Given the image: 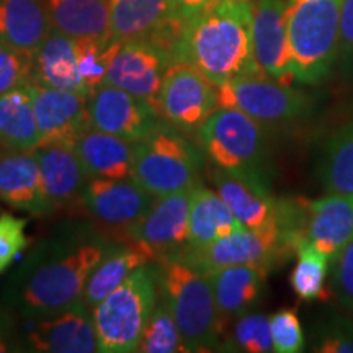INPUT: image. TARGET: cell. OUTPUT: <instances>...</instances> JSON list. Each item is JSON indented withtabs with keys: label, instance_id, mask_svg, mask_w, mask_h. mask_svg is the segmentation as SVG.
Instances as JSON below:
<instances>
[{
	"label": "cell",
	"instance_id": "28",
	"mask_svg": "<svg viewBox=\"0 0 353 353\" xmlns=\"http://www.w3.org/2000/svg\"><path fill=\"white\" fill-rule=\"evenodd\" d=\"M39 128L30 85L0 95V149L33 152L39 148Z\"/></svg>",
	"mask_w": 353,
	"mask_h": 353
},
{
	"label": "cell",
	"instance_id": "29",
	"mask_svg": "<svg viewBox=\"0 0 353 353\" xmlns=\"http://www.w3.org/2000/svg\"><path fill=\"white\" fill-rule=\"evenodd\" d=\"M52 26L74 39H108V0H44Z\"/></svg>",
	"mask_w": 353,
	"mask_h": 353
},
{
	"label": "cell",
	"instance_id": "10",
	"mask_svg": "<svg viewBox=\"0 0 353 353\" xmlns=\"http://www.w3.org/2000/svg\"><path fill=\"white\" fill-rule=\"evenodd\" d=\"M291 254L281 234L280 224L260 229L241 228L211 244L198 249H185L175 257L182 259L203 273L236 265H262L268 270L283 255Z\"/></svg>",
	"mask_w": 353,
	"mask_h": 353
},
{
	"label": "cell",
	"instance_id": "9",
	"mask_svg": "<svg viewBox=\"0 0 353 353\" xmlns=\"http://www.w3.org/2000/svg\"><path fill=\"white\" fill-rule=\"evenodd\" d=\"M219 107L236 108L262 126L285 125L311 108V97L265 74L232 79L218 87Z\"/></svg>",
	"mask_w": 353,
	"mask_h": 353
},
{
	"label": "cell",
	"instance_id": "37",
	"mask_svg": "<svg viewBox=\"0 0 353 353\" xmlns=\"http://www.w3.org/2000/svg\"><path fill=\"white\" fill-rule=\"evenodd\" d=\"M26 224V218L0 211V275L7 272L13 260L28 247L30 239L25 234Z\"/></svg>",
	"mask_w": 353,
	"mask_h": 353
},
{
	"label": "cell",
	"instance_id": "1",
	"mask_svg": "<svg viewBox=\"0 0 353 353\" xmlns=\"http://www.w3.org/2000/svg\"><path fill=\"white\" fill-rule=\"evenodd\" d=\"M117 241L85 223L63 224L37 247L8 281L7 299L20 317L37 319L82 301L87 280Z\"/></svg>",
	"mask_w": 353,
	"mask_h": 353
},
{
	"label": "cell",
	"instance_id": "18",
	"mask_svg": "<svg viewBox=\"0 0 353 353\" xmlns=\"http://www.w3.org/2000/svg\"><path fill=\"white\" fill-rule=\"evenodd\" d=\"M33 107L39 128V148L50 144H65L74 148L83 131H87V97L81 92L59 90L30 83Z\"/></svg>",
	"mask_w": 353,
	"mask_h": 353
},
{
	"label": "cell",
	"instance_id": "5",
	"mask_svg": "<svg viewBox=\"0 0 353 353\" xmlns=\"http://www.w3.org/2000/svg\"><path fill=\"white\" fill-rule=\"evenodd\" d=\"M159 298V265L136 268L103 301L92 309L101 353L138 352Z\"/></svg>",
	"mask_w": 353,
	"mask_h": 353
},
{
	"label": "cell",
	"instance_id": "12",
	"mask_svg": "<svg viewBox=\"0 0 353 353\" xmlns=\"http://www.w3.org/2000/svg\"><path fill=\"white\" fill-rule=\"evenodd\" d=\"M110 33L117 41H148L172 57L185 19L174 0H108Z\"/></svg>",
	"mask_w": 353,
	"mask_h": 353
},
{
	"label": "cell",
	"instance_id": "32",
	"mask_svg": "<svg viewBox=\"0 0 353 353\" xmlns=\"http://www.w3.org/2000/svg\"><path fill=\"white\" fill-rule=\"evenodd\" d=\"M294 254L298 262L290 276L294 294L303 301L327 299L329 291L325 288V276L329 272L330 259L306 239H299L294 244Z\"/></svg>",
	"mask_w": 353,
	"mask_h": 353
},
{
	"label": "cell",
	"instance_id": "22",
	"mask_svg": "<svg viewBox=\"0 0 353 353\" xmlns=\"http://www.w3.org/2000/svg\"><path fill=\"white\" fill-rule=\"evenodd\" d=\"M0 201L33 216L52 213L33 152L0 149Z\"/></svg>",
	"mask_w": 353,
	"mask_h": 353
},
{
	"label": "cell",
	"instance_id": "27",
	"mask_svg": "<svg viewBox=\"0 0 353 353\" xmlns=\"http://www.w3.org/2000/svg\"><path fill=\"white\" fill-rule=\"evenodd\" d=\"M244 228L218 192L200 183L190 192L188 249H198Z\"/></svg>",
	"mask_w": 353,
	"mask_h": 353
},
{
	"label": "cell",
	"instance_id": "6",
	"mask_svg": "<svg viewBox=\"0 0 353 353\" xmlns=\"http://www.w3.org/2000/svg\"><path fill=\"white\" fill-rule=\"evenodd\" d=\"M200 176V151L167 121L134 143L132 179L156 198L193 190Z\"/></svg>",
	"mask_w": 353,
	"mask_h": 353
},
{
	"label": "cell",
	"instance_id": "4",
	"mask_svg": "<svg viewBox=\"0 0 353 353\" xmlns=\"http://www.w3.org/2000/svg\"><path fill=\"white\" fill-rule=\"evenodd\" d=\"M343 0H286L294 81L314 85L329 77L339 56Z\"/></svg>",
	"mask_w": 353,
	"mask_h": 353
},
{
	"label": "cell",
	"instance_id": "13",
	"mask_svg": "<svg viewBox=\"0 0 353 353\" xmlns=\"http://www.w3.org/2000/svg\"><path fill=\"white\" fill-rule=\"evenodd\" d=\"M154 201L156 196L134 179H90L82 195L85 213L99 228L112 231L117 241H128L130 229L148 213Z\"/></svg>",
	"mask_w": 353,
	"mask_h": 353
},
{
	"label": "cell",
	"instance_id": "41",
	"mask_svg": "<svg viewBox=\"0 0 353 353\" xmlns=\"http://www.w3.org/2000/svg\"><path fill=\"white\" fill-rule=\"evenodd\" d=\"M321 353H353V327L337 325L329 330L319 343Z\"/></svg>",
	"mask_w": 353,
	"mask_h": 353
},
{
	"label": "cell",
	"instance_id": "42",
	"mask_svg": "<svg viewBox=\"0 0 353 353\" xmlns=\"http://www.w3.org/2000/svg\"><path fill=\"white\" fill-rule=\"evenodd\" d=\"M23 345L26 343L21 342L10 312L0 307V353L25 350Z\"/></svg>",
	"mask_w": 353,
	"mask_h": 353
},
{
	"label": "cell",
	"instance_id": "30",
	"mask_svg": "<svg viewBox=\"0 0 353 353\" xmlns=\"http://www.w3.org/2000/svg\"><path fill=\"white\" fill-rule=\"evenodd\" d=\"M149 262H151V257L132 242L117 244L100 260L88 276L82 294L83 304L94 309L113 290H117L136 268Z\"/></svg>",
	"mask_w": 353,
	"mask_h": 353
},
{
	"label": "cell",
	"instance_id": "21",
	"mask_svg": "<svg viewBox=\"0 0 353 353\" xmlns=\"http://www.w3.org/2000/svg\"><path fill=\"white\" fill-rule=\"evenodd\" d=\"M216 192L244 228L260 229L278 223V203L259 176L216 169L211 172Z\"/></svg>",
	"mask_w": 353,
	"mask_h": 353
},
{
	"label": "cell",
	"instance_id": "26",
	"mask_svg": "<svg viewBox=\"0 0 353 353\" xmlns=\"http://www.w3.org/2000/svg\"><path fill=\"white\" fill-rule=\"evenodd\" d=\"M52 28L44 0H0V41L34 52Z\"/></svg>",
	"mask_w": 353,
	"mask_h": 353
},
{
	"label": "cell",
	"instance_id": "15",
	"mask_svg": "<svg viewBox=\"0 0 353 353\" xmlns=\"http://www.w3.org/2000/svg\"><path fill=\"white\" fill-rule=\"evenodd\" d=\"M87 112L90 128L130 143H138L162 121L151 103L108 83L88 94Z\"/></svg>",
	"mask_w": 353,
	"mask_h": 353
},
{
	"label": "cell",
	"instance_id": "36",
	"mask_svg": "<svg viewBox=\"0 0 353 353\" xmlns=\"http://www.w3.org/2000/svg\"><path fill=\"white\" fill-rule=\"evenodd\" d=\"M33 82V52L0 41V95Z\"/></svg>",
	"mask_w": 353,
	"mask_h": 353
},
{
	"label": "cell",
	"instance_id": "39",
	"mask_svg": "<svg viewBox=\"0 0 353 353\" xmlns=\"http://www.w3.org/2000/svg\"><path fill=\"white\" fill-rule=\"evenodd\" d=\"M332 290L343 306L353 312V241L334 259Z\"/></svg>",
	"mask_w": 353,
	"mask_h": 353
},
{
	"label": "cell",
	"instance_id": "25",
	"mask_svg": "<svg viewBox=\"0 0 353 353\" xmlns=\"http://www.w3.org/2000/svg\"><path fill=\"white\" fill-rule=\"evenodd\" d=\"M74 149L90 179H132L134 143L88 128Z\"/></svg>",
	"mask_w": 353,
	"mask_h": 353
},
{
	"label": "cell",
	"instance_id": "14",
	"mask_svg": "<svg viewBox=\"0 0 353 353\" xmlns=\"http://www.w3.org/2000/svg\"><path fill=\"white\" fill-rule=\"evenodd\" d=\"M190 192L156 198L148 213L130 229L128 241L141 247L154 262L179 255L188 244Z\"/></svg>",
	"mask_w": 353,
	"mask_h": 353
},
{
	"label": "cell",
	"instance_id": "3",
	"mask_svg": "<svg viewBox=\"0 0 353 353\" xmlns=\"http://www.w3.org/2000/svg\"><path fill=\"white\" fill-rule=\"evenodd\" d=\"M159 265V291L167 299L187 352H213L221 347V321L213 286L206 273L172 257Z\"/></svg>",
	"mask_w": 353,
	"mask_h": 353
},
{
	"label": "cell",
	"instance_id": "11",
	"mask_svg": "<svg viewBox=\"0 0 353 353\" xmlns=\"http://www.w3.org/2000/svg\"><path fill=\"white\" fill-rule=\"evenodd\" d=\"M218 108V85L200 70L183 63L167 69L156 100V112L162 120L185 134H196Z\"/></svg>",
	"mask_w": 353,
	"mask_h": 353
},
{
	"label": "cell",
	"instance_id": "34",
	"mask_svg": "<svg viewBox=\"0 0 353 353\" xmlns=\"http://www.w3.org/2000/svg\"><path fill=\"white\" fill-rule=\"evenodd\" d=\"M120 41L117 39H77L79 69L88 94L105 83L110 61Z\"/></svg>",
	"mask_w": 353,
	"mask_h": 353
},
{
	"label": "cell",
	"instance_id": "17",
	"mask_svg": "<svg viewBox=\"0 0 353 353\" xmlns=\"http://www.w3.org/2000/svg\"><path fill=\"white\" fill-rule=\"evenodd\" d=\"M32 321L33 327L25 337L28 350L43 353L99 352L94 312L83 301Z\"/></svg>",
	"mask_w": 353,
	"mask_h": 353
},
{
	"label": "cell",
	"instance_id": "35",
	"mask_svg": "<svg viewBox=\"0 0 353 353\" xmlns=\"http://www.w3.org/2000/svg\"><path fill=\"white\" fill-rule=\"evenodd\" d=\"M231 350L249 353L273 352L270 322L263 314H242L234 325L231 341L228 342Z\"/></svg>",
	"mask_w": 353,
	"mask_h": 353
},
{
	"label": "cell",
	"instance_id": "23",
	"mask_svg": "<svg viewBox=\"0 0 353 353\" xmlns=\"http://www.w3.org/2000/svg\"><path fill=\"white\" fill-rule=\"evenodd\" d=\"M32 83L88 95L79 69L77 39L52 28L41 46L33 52Z\"/></svg>",
	"mask_w": 353,
	"mask_h": 353
},
{
	"label": "cell",
	"instance_id": "16",
	"mask_svg": "<svg viewBox=\"0 0 353 353\" xmlns=\"http://www.w3.org/2000/svg\"><path fill=\"white\" fill-rule=\"evenodd\" d=\"M172 64V57L156 44L120 41L110 61L105 83L126 90L156 108L162 81Z\"/></svg>",
	"mask_w": 353,
	"mask_h": 353
},
{
	"label": "cell",
	"instance_id": "31",
	"mask_svg": "<svg viewBox=\"0 0 353 353\" xmlns=\"http://www.w3.org/2000/svg\"><path fill=\"white\" fill-rule=\"evenodd\" d=\"M321 180L327 193L353 195V121L335 131L325 144Z\"/></svg>",
	"mask_w": 353,
	"mask_h": 353
},
{
	"label": "cell",
	"instance_id": "19",
	"mask_svg": "<svg viewBox=\"0 0 353 353\" xmlns=\"http://www.w3.org/2000/svg\"><path fill=\"white\" fill-rule=\"evenodd\" d=\"M254 54L265 76L293 83L286 0H257L252 12Z\"/></svg>",
	"mask_w": 353,
	"mask_h": 353
},
{
	"label": "cell",
	"instance_id": "2",
	"mask_svg": "<svg viewBox=\"0 0 353 353\" xmlns=\"http://www.w3.org/2000/svg\"><path fill=\"white\" fill-rule=\"evenodd\" d=\"M252 12L250 0H219L185 20L175 63L192 65L218 87L263 74L254 54Z\"/></svg>",
	"mask_w": 353,
	"mask_h": 353
},
{
	"label": "cell",
	"instance_id": "8",
	"mask_svg": "<svg viewBox=\"0 0 353 353\" xmlns=\"http://www.w3.org/2000/svg\"><path fill=\"white\" fill-rule=\"evenodd\" d=\"M196 138L214 167L260 179L265 132L262 125L249 114L219 107L198 130Z\"/></svg>",
	"mask_w": 353,
	"mask_h": 353
},
{
	"label": "cell",
	"instance_id": "7",
	"mask_svg": "<svg viewBox=\"0 0 353 353\" xmlns=\"http://www.w3.org/2000/svg\"><path fill=\"white\" fill-rule=\"evenodd\" d=\"M280 224L293 249L299 239H306L334 260L353 241V195L327 193L317 200L285 201Z\"/></svg>",
	"mask_w": 353,
	"mask_h": 353
},
{
	"label": "cell",
	"instance_id": "24",
	"mask_svg": "<svg viewBox=\"0 0 353 353\" xmlns=\"http://www.w3.org/2000/svg\"><path fill=\"white\" fill-rule=\"evenodd\" d=\"M268 268L262 265H236L206 273L224 327L234 317L245 314L262 296Z\"/></svg>",
	"mask_w": 353,
	"mask_h": 353
},
{
	"label": "cell",
	"instance_id": "43",
	"mask_svg": "<svg viewBox=\"0 0 353 353\" xmlns=\"http://www.w3.org/2000/svg\"><path fill=\"white\" fill-rule=\"evenodd\" d=\"M174 2L176 6V10L180 12V15H182L185 20H188L192 19L193 15H196V13L206 10L208 7L218 3L219 0H174Z\"/></svg>",
	"mask_w": 353,
	"mask_h": 353
},
{
	"label": "cell",
	"instance_id": "33",
	"mask_svg": "<svg viewBox=\"0 0 353 353\" xmlns=\"http://www.w3.org/2000/svg\"><path fill=\"white\" fill-rule=\"evenodd\" d=\"M138 352L141 353H176L187 352L183 345L182 334L174 317V312L159 291V298L148 325H145L143 339H141Z\"/></svg>",
	"mask_w": 353,
	"mask_h": 353
},
{
	"label": "cell",
	"instance_id": "38",
	"mask_svg": "<svg viewBox=\"0 0 353 353\" xmlns=\"http://www.w3.org/2000/svg\"><path fill=\"white\" fill-rule=\"evenodd\" d=\"M273 352L299 353L304 348V334L301 322L294 309H281L268 317Z\"/></svg>",
	"mask_w": 353,
	"mask_h": 353
},
{
	"label": "cell",
	"instance_id": "20",
	"mask_svg": "<svg viewBox=\"0 0 353 353\" xmlns=\"http://www.w3.org/2000/svg\"><path fill=\"white\" fill-rule=\"evenodd\" d=\"M44 193L52 211L70 210L82 205V195L88 180L76 149L65 144H50L34 149Z\"/></svg>",
	"mask_w": 353,
	"mask_h": 353
},
{
	"label": "cell",
	"instance_id": "40",
	"mask_svg": "<svg viewBox=\"0 0 353 353\" xmlns=\"http://www.w3.org/2000/svg\"><path fill=\"white\" fill-rule=\"evenodd\" d=\"M339 56L345 64L353 63V0H343L341 12Z\"/></svg>",
	"mask_w": 353,
	"mask_h": 353
}]
</instances>
